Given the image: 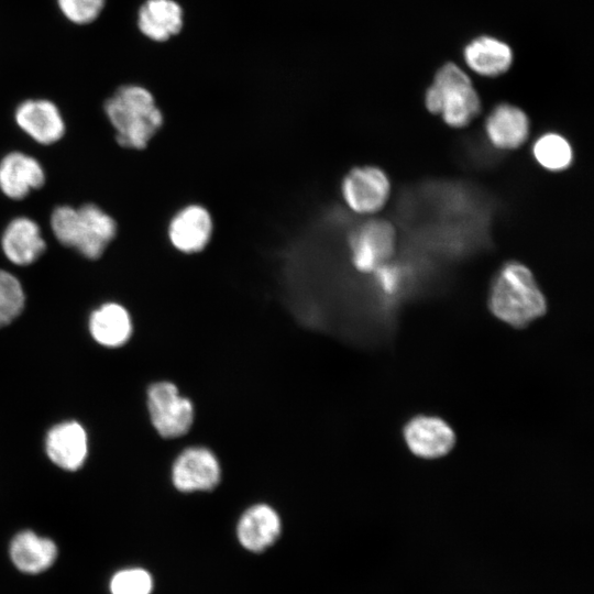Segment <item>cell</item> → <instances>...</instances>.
Listing matches in <instances>:
<instances>
[{"label": "cell", "instance_id": "cell-1", "mask_svg": "<svg viewBox=\"0 0 594 594\" xmlns=\"http://www.w3.org/2000/svg\"><path fill=\"white\" fill-rule=\"evenodd\" d=\"M103 109L116 131L117 143L125 148L144 150L164 123L153 94L136 84L117 88Z\"/></svg>", "mask_w": 594, "mask_h": 594}, {"label": "cell", "instance_id": "cell-2", "mask_svg": "<svg viewBox=\"0 0 594 594\" xmlns=\"http://www.w3.org/2000/svg\"><path fill=\"white\" fill-rule=\"evenodd\" d=\"M488 308L497 319L522 329L546 314L547 301L531 271L521 263L509 262L491 285Z\"/></svg>", "mask_w": 594, "mask_h": 594}, {"label": "cell", "instance_id": "cell-3", "mask_svg": "<svg viewBox=\"0 0 594 594\" xmlns=\"http://www.w3.org/2000/svg\"><path fill=\"white\" fill-rule=\"evenodd\" d=\"M51 228L62 245L89 260L99 258L117 234L114 219L95 204L77 209L56 207L51 215Z\"/></svg>", "mask_w": 594, "mask_h": 594}, {"label": "cell", "instance_id": "cell-4", "mask_svg": "<svg viewBox=\"0 0 594 594\" xmlns=\"http://www.w3.org/2000/svg\"><path fill=\"white\" fill-rule=\"evenodd\" d=\"M427 109L453 128L468 125L480 112L481 101L470 77L455 64L443 65L425 97Z\"/></svg>", "mask_w": 594, "mask_h": 594}, {"label": "cell", "instance_id": "cell-5", "mask_svg": "<svg viewBox=\"0 0 594 594\" xmlns=\"http://www.w3.org/2000/svg\"><path fill=\"white\" fill-rule=\"evenodd\" d=\"M147 408L153 426L165 438L184 435L193 422L194 408L190 400L180 396L177 387L169 382L150 386Z\"/></svg>", "mask_w": 594, "mask_h": 594}, {"label": "cell", "instance_id": "cell-6", "mask_svg": "<svg viewBox=\"0 0 594 594\" xmlns=\"http://www.w3.org/2000/svg\"><path fill=\"white\" fill-rule=\"evenodd\" d=\"M395 230L386 220L373 219L355 228L349 238L351 261L361 273H373L391 258Z\"/></svg>", "mask_w": 594, "mask_h": 594}, {"label": "cell", "instance_id": "cell-7", "mask_svg": "<svg viewBox=\"0 0 594 594\" xmlns=\"http://www.w3.org/2000/svg\"><path fill=\"white\" fill-rule=\"evenodd\" d=\"M341 194L348 207L360 215L380 211L388 200L391 183L375 166L352 168L342 179Z\"/></svg>", "mask_w": 594, "mask_h": 594}, {"label": "cell", "instance_id": "cell-8", "mask_svg": "<svg viewBox=\"0 0 594 594\" xmlns=\"http://www.w3.org/2000/svg\"><path fill=\"white\" fill-rule=\"evenodd\" d=\"M403 436L410 452L422 459L442 458L455 444L453 429L437 416H414L404 426Z\"/></svg>", "mask_w": 594, "mask_h": 594}, {"label": "cell", "instance_id": "cell-9", "mask_svg": "<svg viewBox=\"0 0 594 594\" xmlns=\"http://www.w3.org/2000/svg\"><path fill=\"white\" fill-rule=\"evenodd\" d=\"M213 232V221L207 208L190 204L170 219L167 235L170 244L183 254H196L206 249Z\"/></svg>", "mask_w": 594, "mask_h": 594}, {"label": "cell", "instance_id": "cell-10", "mask_svg": "<svg viewBox=\"0 0 594 594\" xmlns=\"http://www.w3.org/2000/svg\"><path fill=\"white\" fill-rule=\"evenodd\" d=\"M18 127L35 142L50 145L65 134V121L58 107L48 99H26L14 111Z\"/></svg>", "mask_w": 594, "mask_h": 594}, {"label": "cell", "instance_id": "cell-11", "mask_svg": "<svg viewBox=\"0 0 594 594\" xmlns=\"http://www.w3.org/2000/svg\"><path fill=\"white\" fill-rule=\"evenodd\" d=\"M172 477L183 492L211 490L219 482L220 466L208 449L188 448L174 462Z\"/></svg>", "mask_w": 594, "mask_h": 594}, {"label": "cell", "instance_id": "cell-12", "mask_svg": "<svg viewBox=\"0 0 594 594\" xmlns=\"http://www.w3.org/2000/svg\"><path fill=\"white\" fill-rule=\"evenodd\" d=\"M44 183V169L33 156L14 151L1 158L0 190L10 199H23Z\"/></svg>", "mask_w": 594, "mask_h": 594}, {"label": "cell", "instance_id": "cell-13", "mask_svg": "<svg viewBox=\"0 0 594 594\" xmlns=\"http://www.w3.org/2000/svg\"><path fill=\"white\" fill-rule=\"evenodd\" d=\"M45 450L54 464L76 471L84 464L88 452L86 430L77 421L57 424L47 432Z\"/></svg>", "mask_w": 594, "mask_h": 594}, {"label": "cell", "instance_id": "cell-14", "mask_svg": "<svg viewBox=\"0 0 594 594\" xmlns=\"http://www.w3.org/2000/svg\"><path fill=\"white\" fill-rule=\"evenodd\" d=\"M139 31L146 38L164 43L184 28V10L176 0H145L136 14Z\"/></svg>", "mask_w": 594, "mask_h": 594}, {"label": "cell", "instance_id": "cell-15", "mask_svg": "<svg viewBox=\"0 0 594 594\" xmlns=\"http://www.w3.org/2000/svg\"><path fill=\"white\" fill-rule=\"evenodd\" d=\"M1 249L11 263L25 266L34 263L44 253L46 243L34 220L18 217L6 227L1 237Z\"/></svg>", "mask_w": 594, "mask_h": 594}, {"label": "cell", "instance_id": "cell-16", "mask_svg": "<svg viewBox=\"0 0 594 594\" xmlns=\"http://www.w3.org/2000/svg\"><path fill=\"white\" fill-rule=\"evenodd\" d=\"M279 532V517L265 504H257L245 510L237 527L240 543L252 552L267 549L276 541Z\"/></svg>", "mask_w": 594, "mask_h": 594}, {"label": "cell", "instance_id": "cell-17", "mask_svg": "<svg viewBox=\"0 0 594 594\" xmlns=\"http://www.w3.org/2000/svg\"><path fill=\"white\" fill-rule=\"evenodd\" d=\"M485 132L495 147L515 150L522 145L529 135V120L520 108L502 103L487 117Z\"/></svg>", "mask_w": 594, "mask_h": 594}, {"label": "cell", "instance_id": "cell-18", "mask_svg": "<svg viewBox=\"0 0 594 594\" xmlns=\"http://www.w3.org/2000/svg\"><path fill=\"white\" fill-rule=\"evenodd\" d=\"M9 554L19 571L37 574L46 571L55 562L57 547L48 538L31 530H23L11 540Z\"/></svg>", "mask_w": 594, "mask_h": 594}, {"label": "cell", "instance_id": "cell-19", "mask_svg": "<svg viewBox=\"0 0 594 594\" xmlns=\"http://www.w3.org/2000/svg\"><path fill=\"white\" fill-rule=\"evenodd\" d=\"M89 331L99 344L107 348H118L130 339L132 320L123 306L117 302H107L90 315Z\"/></svg>", "mask_w": 594, "mask_h": 594}, {"label": "cell", "instance_id": "cell-20", "mask_svg": "<svg viewBox=\"0 0 594 594\" xmlns=\"http://www.w3.org/2000/svg\"><path fill=\"white\" fill-rule=\"evenodd\" d=\"M464 59L474 73L495 77L508 70L513 52L506 43L495 37L480 36L465 46Z\"/></svg>", "mask_w": 594, "mask_h": 594}, {"label": "cell", "instance_id": "cell-21", "mask_svg": "<svg viewBox=\"0 0 594 594\" xmlns=\"http://www.w3.org/2000/svg\"><path fill=\"white\" fill-rule=\"evenodd\" d=\"M532 153L542 167L553 172L566 168L572 162L570 143L557 133L540 136L534 144Z\"/></svg>", "mask_w": 594, "mask_h": 594}, {"label": "cell", "instance_id": "cell-22", "mask_svg": "<svg viewBox=\"0 0 594 594\" xmlns=\"http://www.w3.org/2000/svg\"><path fill=\"white\" fill-rule=\"evenodd\" d=\"M24 290L11 273L0 270V328L11 323L23 310Z\"/></svg>", "mask_w": 594, "mask_h": 594}, {"label": "cell", "instance_id": "cell-23", "mask_svg": "<svg viewBox=\"0 0 594 594\" xmlns=\"http://www.w3.org/2000/svg\"><path fill=\"white\" fill-rule=\"evenodd\" d=\"M152 587L151 575L140 568L121 570L110 581L111 594H150Z\"/></svg>", "mask_w": 594, "mask_h": 594}, {"label": "cell", "instance_id": "cell-24", "mask_svg": "<svg viewBox=\"0 0 594 594\" xmlns=\"http://www.w3.org/2000/svg\"><path fill=\"white\" fill-rule=\"evenodd\" d=\"M107 0H56L61 13L76 25L95 22L105 9Z\"/></svg>", "mask_w": 594, "mask_h": 594}, {"label": "cell", "instance_id": "cell-25", "mask_svg": "<svg viewBox=\"0 0 594 594\" xmlns=\"http://www.w3.org/2000/svg\"><path fill=\"white\" fill-rule=\"evenodd\" d=\"M372 274L375 275L376 285L382 295L393 302L403 287V273L399 267L385 263L378 266Z\"/></svg>", "mask_w": 594, "mask_h": 594}]
</instances>
